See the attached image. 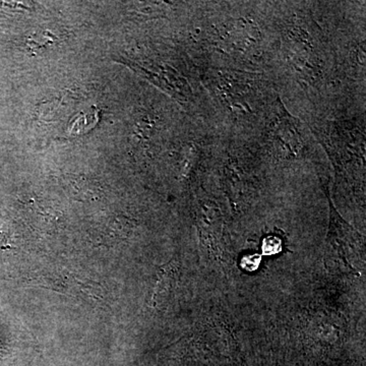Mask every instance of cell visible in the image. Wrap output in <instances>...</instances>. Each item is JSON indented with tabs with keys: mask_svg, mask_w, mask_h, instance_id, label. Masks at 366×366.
Masks as SVG:
<instances>
[{
	"mask_svg": "<svg viewBox=\"0 0 366 366\" xmlns=\"http://www.w3.org/2000/svg\"><path fill=\"white\" fill-rule=\"evenodd\" d=\"M330 228L327 233V255L335 257V262L339 267L353 269L350 259L363 249L362 238L357 231L351 227L342 219L340 214L335 209L333 203L329 199Z\"/></svg>",
	"mask_w": 366,
	"mask_h": 366,
	"instance_id": "6da1fadb",
	"label": "cell"
},
{
	"mask_svg": "<svg viewBox=\"0 0 366 366\" xmlns=\"http://www.w3.org/2000/svg\"><path fill=\"white\" fill-rule=\"evenodd\" d=\"M282 243L277 237H268L262 243V252L264 254L272 255L280 252Z\"/></svg>",
	"mask_w": 366,
	"mask_h": 366,
	"instance_id": "7a4b0ae2",
	"label": "cell"
},
{
	"mask_svg": "<svg viewBox=\"0 0 366 366\" xmlns=\"http://www.w3.org/2000/svg\"><path fill=\"white\" fill-rule=\"evenodd\" d=\"M259 264V255H250V257H247V259H244L242 261L243 268L249 269V271H254V269H257Z\"/></svg>",
	"mask_w": 366,
	"mask_h": 366,
	"instance_id": "3957f363",
	"label": "cell"
}]
</instances>
